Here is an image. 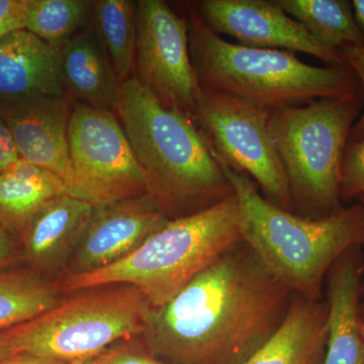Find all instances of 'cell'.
I'll return each instance as SVG.
<instances>
[{"label":"cell","mask_w":364,"mask_h":364,"mask_svg":"<svg viewBox=\"0 0 364 364\" xmlns=\"http://www.w3.org/2000/svg\"><path fill=\"white\" fill-rule=\"evenodd\" d=\"M293 298L243 241L150 309L141 335L153 356L174 364H244L279 329Z\"/></svg>","instance_id":"1"},{"label":"cell","mask_w":364,"mask_h":364,"mask_svg":"<svg viewBox=\"0 0 364 364\" xmlns=\"http://www.w3.org/2000/svg\"><path fill=\"white\" fill-rule=\"evenodd\" d=\"M117 117L147 196L168 220L196 214L235 193L195 121L167 109L135 77L121 83Z\"/></svg>","instance_id":"2"},{"label":"cell","mask_w":364,"mask_h":364,"mask_svg":"<svg viewBox=\"0 0 364 364\" xmlns=\"http://www.w3.org/2000/svg\"><path fill=\"white\" fill-rule=\"evenodd\" d=\"M221 165L240 203L244 241L291 293L323 299L326 277L335 261L364 245V205L308 219L272 205L250 177Z\"/></svg>","instance_id":"3"},{"label":"cell","mask_w":364,"mask_h":364,"mask_svg":"<svg viewBox=\"0 0 364 364\" xmlns=\"http://www.w3.org/2000/svg\"><path fill=\"white\" fill-rule=\"evenodd\" d=\"M243 241L240 203L234 193L196 214L169 220L114 264L67 275L61 289L73 294L128 284L142 294L150 309L161 308L220 256Z\"/></svg>","instance_id":"4"},{"label":"cell","mask_w":364,"mask_h":364,"mask_svg":"<svg viewBox=\"0 0 364 364\" xmlns=\"http://www.w3.org/2000/svg\"><path fill=\"white\" fill-rule=\"evenodd\" d=\"M189 49L200 87L243 98L268 109L335 98L358 87L347 65L317 67L286 50L227 42L186 4Z\"/></svg>","instance_id":"5"},{"label":"cell","mask_w":364,"mask_h":364,"mask_svg":"<svg viewBox=\"0 0 364 364\" xmlns=\"http://www.w3.org/2000/svg\"><path fill=\"white\" fill-rule=\"evenodd\" d=\"M360 85L339 97L273 109L269 130L286 171L296 214H336L342 163L352 127L363 109Z\"/></svg>","instance_id":"6"},{"label":"cell","mask_w":364,"mask_h":364,"mask_svg":"<svg viewBox=\"0 0 364 364\" xmlns=\"http://www.w3.org/2000/svg\"><path fill=\"white\" fill-rule=\"evenodd\" d=\"M149 310L142 294L128 284L81 291L0 332V359L21 354L64 363L97 358L114 342L142 334Z\"/></svg>","instance_id":"7"},{"label":"cell","mask_w":364,"mask_h":364,"mask_svg":"<svg viewBox=\"0 0 364 364\" xmlns=\"http://www.w3.org/2000/svg\"><path fill=\"white\" fill-rule=\"evenodd\" d=\"M272 109L243 98L203 90L195 123L220 164L250 177L268 202L296 208L269 130Z\"/></svg>","instance_id":"8"},{"label":"cell","mask_w":364,"mask_h":364,"mask_svg":"<svg viewBox=\"0 0 364 364\" xmlns=\"http://www.w3.org/2000/svg\"><path fill=\"white\" fill-rule=\"evenodd\" d=\"M68 143L85 200L98 205L147 196L142 170L117 114L72 104Z\"/></svg>","instance_id":"9"},{"label":"cell","mask_w":364,"mask_h":364,"mask_svg":"<svg viewBox=\"0 0 364 364\" xmlns=\"http://www.w3.org/2000/svg\"><path fill=\"white\" fill-rule=\"evenodd\" d=\"M134 77L165 107L195 121L202 95L189 49L188 25L163 0L136 2Z\"/></svg>","instance_id":"10"},{"label":"cell","mask_w":364,"mask_h":364,"mask_svg":"<svg viewBox=\"0 0 364 364\" xmlns=\"http://www.w3.org/2000/svg\"><path fill=\"white\" fill-rule=\"evenodd\" d=\"M191 4L213 32L231 36L245 47L301 52L327 66L346 65L341 53L318 43L274 0H200Z\"/></svg>","instance_id":"11"},{"label":"cell","mask_w":364,"mask_h":364,"mask_svg":"<svg viewBox=\"0 0 364 364\" xmlns=\"http://www.w3.org/2000/svg\"><path fill=\"white\" fill-rule=\"evenodd\" d=\"M167 221L148 196L95 205L68 275L95 272L123 259Z\"/></svg>","instance_id":"12"},{"label":"cell","mask_w":364,"mask_h":364,"mask_svg":"<svg viewBox=\"0 0 364 364\" xmlns=\"http://www.w3.org/2000/svg\"><path fill=\"white\" fill-rule=\"evenodd\" d=\"M71 109L70 98L64 95L0 104V116L13 134L21 159L56 174L72 196L85 200L69 153Z\"/></svg>","instance_id":"13"},{"label":"cell","mask_w":364,"mask_h":364,"mask_svg":"<svg viewBox=\"0 0 364 364\" xmlns=\"http://www.w3.org/2000/svg\"><path fill=\"white\" fill-rule=\"evenodd\" d=\"M363 273L364 256L359 246L342 254L328 272V342L322 364H364Z\"/></svg>","instance_id":"14"},{"label":"cell","mask_w":364,"mask_h":364,"mask_svg":"<svg viewBox=\"0 0 364 364\" xmlns=\"http://www.w3.org/2000/svg\"><path fill=\"white\" fill-rule=\"evenodd\" d=\"M61 48L26 30L0 40V104L65 95Z\"/></svg>","instance_id":"15"},{"label":"cell","mask_w":364,"mask_h":364,"mask_svg":"<svg viewBox=\"0 0 364 364\" xmlns=\"http://www.w3.org/2000/svg\"><path fill=\"white\" fill-rule=\"evenodd\" d=\"M61 78L72 104L117 114L121 85L93 23L62 46Z\"/></svg>","instance_id":"16"},{"label":"cell","mask_w":364,"mask_h":364,"mask_svg":"<svg viewBox=\"0 0 364 364\" xmlns=\"http://www.w3.org/2000/svg\"><path fill=\"white\" fill-rule=\"evenodd\" d=\"M93 210L92 203L72 195L48 203L20 235L26 260L42 269L56 267L77 248Z\"/></svg>","instance_id":"17"},{"label":"cell","mask_w":364,"mask_h":364,"mask_svg":"<svg viewBox=\"0 0 364 364\" xmlns=\"http://www.w3.org/2000/svg\"><path fill=\"white\" fill-rule=\"evenodd\" d=\"M328 304L294 294L284 322L244 364H322L328 342Z\"/></svg>","instance_id":"18"},{"label":"cell","mask_w":364,"mask_h":364,"mask_svg":"<svg viewBox=\"0 0 364 364\" xmlns=\"http://www.w3.org/2000/svg\"><path fill=\"white\" fill-rule=\"evenodd\" d=\"M63 195L71 193L59 176L21 159L0 174V225L21 235L38 212Z\"/></svg>","instance_id":"19"},{"label":"cell","mask_w":364,"mask_h":364,"mask_svg":"<svg viewBox=\"0 0 364 364\" xmlns=\"http://www.w3.org/2000/svg\"><path fill=\"white\" fill-rule=\"evenodd\" d=\"M291 18L328 49L340 51L350 46H364L363 33L348 0H274Z\"/></svg>","instance_id":"20"},{"label":"cell","mask_w":364,"mask_h":364,"mask_svg":"<svg viewBox=\"0 0 364 364\" xmlns=\"http://www.w3.org/2000/svg\"><path fill=\"white\" fill-rule=\"evenodd\" d=\"M92 14L93 26L121 85L133 77L135 68L136 2L97 0Z\"/></svg>","instance_id":"21"},{"label":"cell","mask_w":364,"mask_h":364,"mask_svg":"<svg viewBox=\"0 0 364 364\" xmlns=\"http://www.w3.org/2000/svg\"><path fill=\"white\" fill-rule=\"evenodd\" d=\"M58 303L57 289L36 273H0V332L38 317Z\"/></svg>","instance_id":"22"},{"label":"cell","mask_w":364,"mask_h":364,"mask_svg":"<svg viewBox=\"0 0 364 364\" xmlns=\"http://www.w3.org/2000/svg\"><path fill=\"white\" fill-rule=\"evenodd\" d=\"M93 6L86 0H30L25 30L62 47L87 21Z\"/></svg>","instance_id":"23"},{"label":"cell","mask_w":364,"mask_h":364,"mask_svg":"<svg viewBox=\"0 0 364 364\" xmlns=\"http://www.w3.org/2000/svg\"><path fill=\"white\" fill-rule=\"evenodd\" d=\"M364 196V138L348 142L342 163L340 198L349 202Z\"/></svg>","instance_id":"24"},{"label":"cell","mask_w":364,"mask_h":364,"mask_svg":"<svg viewBox=\"0 0 364 364\" xmlns=\"http://www.w3.org/2000/svg\"><path fill=\"white\" fill-rule=\"evenodd\" d=\"M346 65L351 69L358 79L359 85L363 92L364 100V46H350L340 50ZM364 138V102L358 121L352 127L349 142H355Z\"/></svg>","instance_id":"25"},{"label":"cell","mask_w":364,"mask_h":364,"mask_svg":"<svg viewBox=\"0 0 364 364\" xmlns=\"http://www.w3.org/2000/svg\"><path fill=\"white\" fill-rule=\"evenodd\" d=\"M30 0H0V40L16 31L25 30Z\"/></svg>","instance_id":"26"},{"label":"cell","mask_w":364,"mask_h":364,"mask_svg":"<svg viewBox=\"0 0 364 364\" xmlns=\"http://www.w3.org/2000/svg\"><path fill=\"white\" fill-rule=\"evenodd\" d=\"M97 359L100 364H169L155 358L151 353L146 354L128 347L105 351Z\"/></svg>","instance_id":"27"},{"label":"cell","mask_w":364,"mask_h":364,"mask_svg":"<svg viewBox=\"0 0 364 364\" xmlns=\"http://www.w3.org/2000/svg\"><path fill=\"white\" fill-rule=\"evenodd\" d=\"M21 159L18 146L6 121L0 116V174Z\"/></svg>","instance_id":"28"},{"label":"cell","mask_w":364,"mask_h":364,"mask_svg":"<svg viewBox=\"0 0 364 364\" xmlns=\"http://www.w3.org/2000/svg\"><path fill=\"white\" fill-rule=\"evenodd\" d=\"M14 260V241L11 233L0 225V269Z\"/></svg>","instance_id":"29"},{"label":"cell","mask_w":364,"mask_h":364,"mask_svg":"<svg viewBox=\"0 0 364 364\" xmlns=\"http://www.w3.org/2000/svg\"><path fill=\"white\" fill-rule=\"evenodd\" d=\"M75 363H64V361L36 358V356L26 355V354L0 359V364H74Z\"/></svg>","instance_id":"30"},{"label":"cell","mask_w":364,"mask_h":364,"mask_svg":"<svg viewBox=\"0 0 364 364\" xmlns=\"http://www.w3.org/2000/svg\"><path fill=\"white\" fill-rule=\"evenodd\" d=\"M353 9L354 18L364 38V0H353L351 1Z\"/></svg>","instance_id":"31"},{"label":"cell","mask_w":364,"mask_h":364,"mask_svg":"<svg viewBox=\"0 0 364 364\" xmlns=\"http://www.w3.org/2000/svg\"><path fill=\"white\" fill-rule=\"evenodd\" d=\"M74 364H100L97 358L88 359V360L76 361Z\"/></svg>","instance_id":"32"},{"label":"cell","mask_w":364,"mask_h":364,"mask_svg":"<svg viewBox=\"0 0 364 364\" xmlns=\"http://www.w3.org/2000/svg\"><path fill=\"white\" fill-rule=\"evenodd\" d=\"M358 200L359 203H363V205H364V196H360V198H358ZM360 311H361V318H363V322L364 324V301H363V303H361Z\"/></svg>","instance_id":"33"},{"label":"cell","mask_w":364,"mask_h":364,"mask_svg":"<svg viewBox=\"0 0 364 364\" xmlns=\"http://www.w3.org/2000/svg\"><path fill=\"white\" fill-rule=\"evenodd\" d=\"M363 337H364V324H363Z\"/></svg>","instance_id":"34"}]
</instances>
